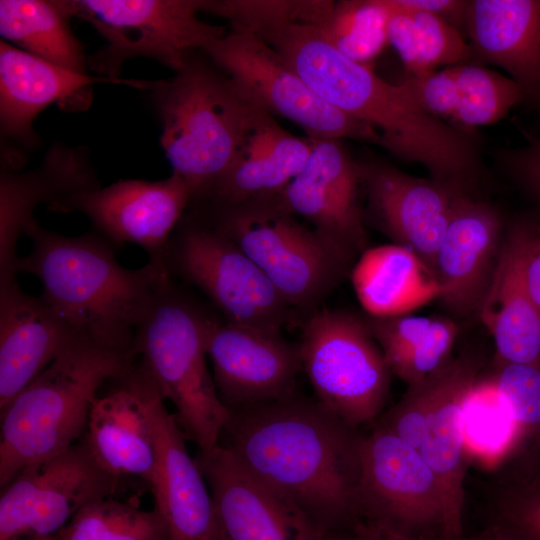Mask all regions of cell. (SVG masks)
<instances>
[{
	"instance_id": "6da1fadb",
	"label": "cell",
	"mask_w": 540,
	"mask_h": 540,
	"mask_svg": "<svg viewBox=\"0 0 540 540\" xmlns=\"http://www.w3.org/2000/svg\"><path fill=\"white\" fill-rule=\"evenodd\" d=\"M223 435V446L290 507L315 538L362 519L363 436L316 400L294 393L230 409Z\"/></svg>"
},
{
	"instance_id": "7a4b0ae2",
	"label": "cell",
	"mask_w": 540,
	"mask_h": 540,
	"mask_svg": "<svg viewBox=\"0 0 540 540\" xmlns=\"http://www.w3.org/2000/svg\"><path fill=\"white\" fill-rule=\"evenodd\" d=\"M243 29L273 47L324 101L375 129L391 154L423 165L438 180L464 185L477 172L475 148L462 131L424 112L403 83H389L342 55L313 23L266 16Z\"/></svg>"
},
{
	"instance_id": "3957f363",
	"label": "cell",
	"mask_w": 540,
	"mask_h": 540,
	"mask_svg": "<svg viewBox=\"0 0 540 540\" xmlns=\"http://www.w3.org/2000/svg\"><path fill=\"white\" fill-rule=\"evenodd\" d=\"M24 234L32 249L18 258L16 272L41 281V298L74 336L134 354L137 328L169 276L164 265L148 261L137 269L125 268L113 244L96 231L65 236L32 218Z\"/></svg>"
},
{
	"instance_id": "277c9868",
	"label": "cell",
	"mask_w": 540,
	"mask_h": 540,
	"mask_svg": "<svg viewBox=\"0 0 540 540\" xmlns=\"http://www.w3.org/2000/svg\"><path fill=\"white\" fill-rule=\"evenodd\" d=\"M136 357L74 338L0 411L1 489L24 468L81 440L100 389L123 375Z\"/></svg>"
},
{
	"instance_id": "5b68a950",
	"label": "cell",
	"mask_w": 540,
	"mask_h": 540,
	"mask_svg": "<svg viewBox=\"0 0 540 540\" xmlns=\"http://www.w3.org/2000/svg\"><path fill=\"white\" fill-rule=\"evenodd\" d=\"M196 53V52H195ZM193 53L172 78L150 90L160 144L174 173L199 199L230 166L257 110L213 63Z\"/></svg>"
},
{
	"instance_id": "8992f818",
	"label": "cell",
	"mask_w": 540,
	"mask_h": 540,
	"mask_svg": "<svg viewBox=\"0 0 540 540\" xmlns=\"http://www.w3.org/2000/svg\"><path fill=\"white\" fill-rule=\"evenodd\" d=\"M210 319L168 276L138 326L133 346L162 397L174 405L186 438L200 452L219 444L230 418L206 363Z\"/></svg>"
},
{
	"instance_id": "52a82bcc",
	"label": "cell",
	"mask_w": 540,
	"mask_h": 540,
	"mask_svg": "<svg viewBox=\"0 0 540 540\" xmlns=\"http://www.w3.org/2000/svg\"><path fill=\"white\" fill-rule=\"evenodd\" d=\"M212 208L209 225L259 266L292 309H314L350 262L314 229L283 211L272 197Z\"/></svg>"
},
{
	"instance_id": "ba28073f",
	"label": "cell",
	"mask_w": 540,
	"mask_h": 540,
	"mask_svg": "<svg viewBox=\"0 0 540 540\" xmlns=\"http://www.w3.org/2000/svg\"><path fill=\"white\" fill-rule=\"evenodd\" d=\"M315 400L356 428L382 410L391 371L366 321L343 311H313L299 343Z\"/></svg>"
},
{
	"instance_id": "9c48e42d",
	"label": "cell",
	"mask_w": 540,
	"mask_h": 540,
	"mask_svg": "<svg viewBox=\"0 0 540 540\" xmlns=\"http://www.w3.org/2000/svg\"><path fill=\"white\" fill-rule=\"evenodd\" d=\"M75 16L88 21L106 45L88 59L103 77L120 78L125 61L148 57L175 73L227 31L198 17L202 0H73Z\"/></svg>"
},
{
	"instance_id": "30bf717a",
	"label": "cell",
	"mask_w": 540,
	"mask_h": 540,
	"mask_svg": "<svg viewBox=\"0 0 540 540\" xmlns=\"http://www.w3.org/2000/svg\"><path fill=\"white\" fill-rule=\"evenodd\" d=\"M169 276H180L206 294L227 322L280 335L291 307L259 266L231 239L186 220L177 226L163 257Z\"/></svg>"
},
{
	"instance_id": "8fae6325",
	"label": "cell",
	"mask_w": 540,
	"mask_h": 540,
	"mask_svg": "<svg viewBox=\"0 0 540 540\" xmlns=\"http://www.w3.org/2000/svg\"><path fill=\"white\" fill-rule=\"evenodd\" d=\"M255 106L282 116L315 140H357L380 145L378 132L319 97L256 33L233 29L203 51Z\"/></svg>"
},
{
	"instance_id": "7c38bea8",
	"label": "cell",
	"mask_w": 540,
	"mask_h": 540,
	"mask_svg": "<svg viewBox=\"0 0 540 540\" xmlns=\"http://www.w3.org/2000/svg\"><path fill=\"white\" fill-rule=\"evenodd\" d=\"M359 502L362 519L417 538H444L446 506L436 476L417 449L379 424L362 438Z\"/></svg>"
},
{
	"instance_id": "4fadbf2b",
	"label": "cell",
	"mask_w": 540,
	"mask_h": 540,
	"mask_svg": "<svg viewBox=\"0 0 540 540\" xmlns=\"http://www.w3.org/2000/svg\"><path fill=\"white\" fill-rule=\"evenodd\" d=\"M121 478L105 471L83 439L19 472L0 498V540L55 536L85 505L114 496Z\"/></svg>"
},
{
	"instance_id": "5bb4252c",
	"label": "cell",
	"mask_w": 540,
	"mask_h": 540,
	"mask_svg": "<svg viewBox=\"0 0 540 540\" xmlns=\"http://www.w3.org/2000/svg\"><path fill=\"white\" fill-rule=\"evenodd\" d=\"M193 199L191 186L173 172L158 181L119 180L59 198L47 207L55 213L81 212L111 244H137L149 261L163 265L173 231Z\"/></svg>"
},
{
	"instance_id": "9a60e30c",
	"label": "cell",
	"mask_w": 540,
	"mask_h": 540,
	"mask_svg": "<svg viewBox=\"0 0 540 540\" xmlns=\"http://www.w3.org/2000/svg\"><path fill=\"white\" fill-rule=\"evenodd\" d=\"M362 186L361 164L353 160L341 140H316L303 169L271 197L286 213L309 221L350 261L365 243Z\"/></svg>"
},
{
	"instance_id": "2e32d148",
	"label": "cell",
	"mask_w": 540,
	"mask_h": 540,
	"mask_svg": "<svg viewBox=\"0 0 540 540\" xmlns=\"http://www.w3.org/2000/svg\"><path fill=\"white\" fill-rule=\"evenodd\" d=\"M110 382L92 404L82 439L105 471L121 479L138 478L152 493L159 465L150 414L156 384L141 360Z\"/></svg>"
},
{
	"instance_id": "e0dca14e",
	"label": "cell",
	"mask_w": 540,
	"mask_h": 540,
	"mask_svg": "<svg viewBox=\"0 0 540 540\" xmlns=\"http://www.w3.org/2000/svg\"><path fill=\"white\" fill-rule=\"evenodd\" d=\"M206 351L221 401L236 409L296 393L302 369L299 344L211 318Z\"/></svg>"
},
{
	"instance_id": "ac0fdd59",
	"label": "cell",
	"mask_w": 540,
	"mask_h": 540,
	"mask_svg": "<svg viewBox=\"0 0 540 540\" xmlns=\"http://www.w3.org/2000/svg\"><path fill=\"white\" fill-rule=\"evenodd\" d=\"M370 209L383 231L414 252L434 273L450 220L467 195L463 185L405 174L387 164H361Z\"/></svg>"
},
{
	"instance_id": "d6986e66",
	"label": "cell",
	"mask_w": 540,
	"mask_h": 540,
	"mask_svg": "<svg viewBox=\"0 0 540 540\" xmlns=\"http://www.w3.org/2000/svg\"><path fill=\"white\" fill-rule=\"evenodd\" d=\"M98 83L124 84L151 90L157 81L96 77L75 72L19 48L0 42V129L2 138L23 148L37 147L32 124L52 103L84 109L91 101L90 87Z\"/></svg>"
},
{
	"instance_id": "ffe728a7",
	"label": "cell",
	"mask_w": 540,
	"mask_h": 540,
	"mask_svg": "<svg viewBox=\"0 0 540 540\" xmlns=\"http://www.w3.org/2000/svg\"><path fill=\"white\" fill-rule=\"evenodd\" d=\"M471 357L453 358L430 376V394L420 427L418 451L436 476L446 506L443 540H462L467 455L461 427L465 396L478 381Z\"/></svg>"
},
{
	"instance_id": "44dd1931",
	"label": "cell",
	"mask_w": 540,
	"mask_h": 540,
	"mask_svg": "<svg viewBox=\"0 0 540 540\" xmlns=\"http://www.w3.org/2000/svg\"><path fill=\"white\" fill-rule=\"evenodd\" d=\"M211 492L221 540H314L307 524L218 444L195 459Z\"/></svg>"
},
{
	"instance_id": "7402d4cb",
	"label": "cell",
	"mask_w": 540,
	"mask_h": 540,
	"mask_svg": "<svg viewBox=\"0 0 540 540\" xmlns=\"http://www.w3.org/2000/svg\"><path fill=\"white\" fill-rule=\"evenodd\" d=\"M157 385L150 414L158 446V478L152 495L166 520L171 540H220L208 484L186 449V436L164 404Z\"/></svg>"
},
{
	"instance_id": "603a6c76",
	"label": "cell",
	"mask_w": 540,
	"mask_h": 540,
	"mask_svg": "<svg viewBox=\"0 0 540 540\" xmlns=\"http://www.w3.org/2000/svg\"><path fill=\"white\" fill-rule=\"evenodd\" d=\"M503 239L498 212L466 195L450 220L434 265L440 299L452 312L461 316L478 312Z\"/></svg>"
},
{
	"instance_id": "cb8c5ba5",
	"label": "cell",
	"mask_w": 540,
	"mask_h": 540,
	"mask_svg": "<svg viewBox=\"0 0 540 540\" xmlns=\"http://www.w3.org/2000/svg\"><path fill=\"white\" fill-rule=\"evenodd\" d=\"M101 187L85 147L54 142L37 168L0 173V284L16 279V246L40 204Z\"/></svg>"
},
{
	"instance_id": "d4e9b609",
	"label": "cell",
	"mask_w": 540,
	"mask_h": 540,
	"mask_svg": "<svg viewBox=\"0 0 540 540\" xmlns=\"http://www.w3.org/2000/svg\"><path fill=\"white\" fill-rule=\"evenodd\" d=\"M315 141L293 135L257 108L230 166L197 200L232 206L273 196L303 169Z\"/></svg>"
},
{
	"instance_id": "484cf974",
	"label": "cell",
	"mask_w": 540,
	"mask_h": 540,
	"mask_svg": "<svg viewBox=\"0 0 540 540\" xmlns=\"http://www.w3.org/2000/svg\"><path fill=\"white\" fill-rule=\"evenodd\" d=\"M76 338L41 298L17 280L0 284V411Z\"/></svg>"
},
{
	"instance_id": "4316f807",
	"label": "cell",
	"mask_w": 540,
	"mask_h": 540,
	"mask_svg": "<svg viewBox=\"0 0 540 540\" xmlns=\"http://www.w3.org/2000/svg\"><path fill=\"white\" fill-rule=\"evenodd\" d=\"M534 229L518 225L503 239L499 259L478 310L499 362L540 364V314L525 280Z\"/></svg>"
},
{
	"instance_id": "83f0119b",
	"label": "cell",
	"mask_w": 540,
	"mask_h": 540,
	"mask_svg": "<svg viewBox=\"0 0 540 540\" xmlns=\"http://www.w3.org/2000/svg\"><path fill=\"white\" fill-rule=\"evenodd\" d=\"M464 25L481 58L526 93L540 86V0L468 1Z\"/></svg>"
},
{
	"instance_id": "f1b7e54d",
	"label": "cell",
	"mask_w": 540,
	"mask_h": 540,
	"mask_svg": "<svg viewBox=\"0 0 540 540\" xmlns=\"http://www.w3.org/2000/svg\"><path fill=\"white\" fill-rule=\"evenodd\" d=\"M351 280L360 304L372 317L405 315L441 295L433 271L396 243L364 251Z\"/></svg>"
},
{
	"instance_id": "f546056e",
	"label": "cell",
	"mask_w": 540,
	"mask_h": 540,
	"mask_svg": "<svg viewBox=\"0 0 540 540\" xmlns=\"http://www.w3.org/2000/svg\"><path fill=\"white\" fill-rule=\"evenodd\" d=\"M73 16L74 1L1 0L0 33L27 53L86 74L88 59L69 24Z\"/></svg>"
},
{
	"instance_id": "4dcf8cb0",
	"label": "cell",
	"mask_w": 540,
	"mask_h": 540,
	"mask_svg": "<svg viewBox=\"0 0 540 540\" xmlns=\"http://www.w3.org/2000/svg\"><path fill=\"white\" fill-rule=\"evenodd\" d=\"M391 13L388 0L332 1L314 25L342 55L369 66L389 45Z\"/></svg>"
},
{
	"instance_id": "1f68e13d",
	"label": "cell",
	"mask_w": 540,
	"mask_h": 540,
	"mask_svg": "<svg viewBox=\"0 0 540 540\" xmlns=\"http://www.w3.org/2000/svg\"><path fill=\"white\" fill-rule=\"evenodd\" d=\"M467 458L494 465L520 446L510 409L494 381L479 382L469 390L461 409Z\"/></svg>"
},
{
	"instance_id": "d6a6232c",
	"label": "cell",
	"mask_w": 540,
	"mask_h": 540,
	"mask_svg": "<svg viewBox=\"0 0 540 540\" xmlns=\"http://www.w3.org/2000/svg\"><path fill=\"white\" fill-rule=\"evenodd\" d=\"M56 540H171L157 507L139 508L113 496L88 503L55 535Z\"/></svg>"
},
{
	"instance_id": "836d02e7",
	"label": "cell",
	"mask_w": 540,
	"mask_h": 540,
	"mask_svg": "<svg viewBox=\"0 0 540 540\" xmlns=\"http://www.w3.org/2000/svg\"><path fill=\"white\" fill-rule=\"evenodd\" d=\"M459 102L453 121L463 126H485L503 119L526 97L525 89L511 77L472 64L450 66Z\"/></svg>"
},
{
	"instance_id": "e575fe53",
	"label": "cell",
	"mask_w": 540,
	"mask_h": 540,
	"mask_svg": "<svg viewBox=\"0 0 540 540\" xmlns=\"http://www.w3.org/2000/svg\"><path fill=\"white\" fill-rule=\"evenodd\" d=\"M492 380L510 409L520 445L540 440V364L499 362Z\"/></svg>"
},
{
	"instance_id": "d590c367",
	"label": "cell",
	"mask_w": 540,
	"mask_h": 540,
	"mask_svg": "<svg viewBox=\"0 0 540 540\" xmlns=\"http://www.w3.org/2000/svg\"><path fill=\"white\" fill-rule=\"evenodd\" d=\"M458 333V326L452 320L435 318L426 338L389 365L391 373L408 386L427 379L453 359Z\"/></svg>"
},
{
	"instance_id": "8d00e7d4",
	"label": "cell",
	"mask_w": 540,
	"mask_h": 540,
	"mask_svg": "<svg viewBox=\"0 0 540 540\" xmlns=\"http://www.w3.org/2000/svg\"><path fill=\"white\" fill-rule=\"evenodd\" d=\"M394 4L411 13L418 29L423 72L440 66H454L465 61L470 47L459 29L444 18L425 11L412 10Z\"/></svg>"
},
{
	"instance_id": "74e56055",
	"label": "cell",
	"mask_w": 540,
	"mask_h": 540,
	"mask_svg": "<svg viewBox=\"0 0 540 540\" xmlns=\"http://www.w3.org/2000/svg\"><path fill=\"white\" fill-rule=\"evenodd\" d=\"M434 319L405 314L392 317L371 316L366 323L389 367L426 338Z\"/></svg>"
},
{
	"instance_id": "f35d334b",
	"label": "cell",
	"mask_w": 540,
	"mask_h": 540,
	"mask_svg": "<svg viewBox=\"0 0 540 540\" xmlns=\"http://www.w3.org/2000/svg\"><path fill=\"white\" fill-rule=\"evenodd\" d=\"M402 83L424 112L443 121L454 119L459 91L450 67L407 74Z\"/></svg>"
},
{
	"instance_id": "ab89813d",
	"label": "cell",
	"mask_w": 540,
	"mask_h": 540,
	"mask_svg": "<svg viewBox=\"0 0 540 540\" xmlns=\"http://www.w3.org/2000/svg\"><path fill=\"white\" fill-rule=\"evenodd\" d=\"M499 523L525 540H540V470L506 493Z\"/></svg>"
},
{
	"instance_id": "60d3db41",
	"label": "cell",
	"mask_w": 540,
	"mask_h": 540,
	"mask_svg": "<svg viewBox=\"0 0 540 540\" xmlns=\"http://www.w3.org/2000/svg\"><path fill=\"white\" fill-rule=\"evenodd\" d=\"M392 13L388 21V43L397 52L407 74L423 72L418 29L411 13L388 0Z\"/></svg>"
},
{
	"instance_id": "b9f144b4",
	"label": "cell",
	"mask_w": 540,
	"mask_h": 540,
	"mask_svg": "<svg viewBox=\"0 0 540 540\" xmlns=\"http://www.w3.org/2000/svg\"><path fill=\"white\" fill-rule=\"evenodd\" d=\"M315 540H426L391 530L375 522L361 519L350 527L325 534Z\"/></svg>"
},
{
	"instance_id": "7bdbcfd3",
	"label": "cell",
	"mask_w": 540,
	"mask_h": 540,
	"mask_svg": "<svg viewBox=\"0 0 540 540\" xmlns=\"http://www.w3.org/2000/svg\"><path fill=\"white\" fill-rule=\"evenodd\" d=\"M510 165L519 180L540 200V142L512 154Z\"/></svg>"
},
{
	"instance_id": "ee69618b",
	"label": "cell",
	"mask_w": 540,
	"mask_h": 540,
	"mask_svg": "<svg viewBox=\"0 0 540 540\" xmlns=\"http://www.w3.org/2000/svg\"><path fill=\"white\" fill-rule=\"evenodd\" d=\"M404 8L436 14L454 26L465 19L468 1L461 0H395ZM457 27V26H456Z\"/></svg>"
},
{
	"instance_id": "f6af8a7d",
	"label": "cell",
	"mask_w": 540,
	"mask_h": 540,
	"mask_svg": "<svg viewBox=\"0 0 540 540\" xmlns=\"http://www.w3.org/2000/svg\"><path fill=\"white\" fill-rule=\"evenodd\" d=\"M524 272L528 291L540 314V233L535 229L526 255Z\"/></svg>"
},
{
	"instance_id": "bcb514c9",
	"label": "cell",
	"mask_w": 540,
	"mask_h": 540,
	"mask_svg": "<svg viewBox=\"0 0 540 540\" xmlns=\"http://www.w3.org/2000/svg\"><path fill=\"white\" fill-rule=\"evenodd\" d=\"M462 540H525L501 523L487 528L476 536L464 537Z\"/></svg>"
},
{
	"instance_id": "7dc6e473",
	"label": "cell",
	"mask_w": 540,
	"mask_h": 540,
	"mask_svg": "<svg viewBox=\"0 0 540 540\" xmlns=\"http://www.w3.org/2000/svg\"><path fill=\"white\" fill-rule=\"evenodd\" d=\"M527 96L533 98L534 100H537L540 103V86L533 90L528 91L526 93V97Z\"/></svg>"
},
{
	"instance_id": "c3c4849f",
	"label": "cell",
	"mask_w": 540,
	"mask_h": 540,
	"mask_svg": "<svg viewBox=\"0 0 540 540\" xmlns=\"http://www.w3.org/2000/svg\"><path fill=\"white\" fill-rule=\"evenodd\" d=\"M32 540H56V538H55V536H49V537L36 538V539H32Z\"/></svg>"
},
{
	"instance_id": "681fc988",
	"label": "cell",
	"mask_w": 540,
	"mask_h": 540,
	"mask_svg": "<svg viewBox=\"0 0 540 540\" xmlns=\"http://www.w3.org/2000/svg\"><path fill=\"white\" fill-rule=\"evenodd\" d=\"M221 540V539H220Z\"/></svg>"
}]
</instances>
